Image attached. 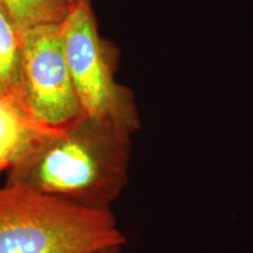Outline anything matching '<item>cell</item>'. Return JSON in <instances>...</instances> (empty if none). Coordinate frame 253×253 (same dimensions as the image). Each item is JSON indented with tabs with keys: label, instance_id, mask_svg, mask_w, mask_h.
<instances>
[{
	"label": "cell",
	"instance_id": "cell-1",
	"mask_svg": "<svg viewBox=\"0 0 253 253\" xmlns=\"http://www.w3.org/2000/svg\"><path fill=\"white\" fill-rule=\"evenodd\" d=\"M131 132L84 114L46 131L6 172V185L109 210L128 182Z\"/></svg>",
	"mask_w": 253,
	"mask_h": 253
},
{
	"label": "cell",
	"instance_id": "cell-2",
	"mask_svg": "<svg viewBox=\"0 0 253 253\" xmlns=\"http://www.w3.org/2000/svg\"><path fill=\"white\" fill-rule=\"evenodd\" d=\"M126 242L110 209L0 186V253H95Z\"/></svg>",
	"mask_w": 253,
	"mask_h": 253
},
{
	"label": "cell",
	"instance_id": "cell-3",
	"mask_svg": "<svg viewBox=\"0 0 253 253\" xmlns=\"http://www.w3.org/2000/svg\"><path fill=\"white\" fill-rule=\"evenodd\" d=\"M73 84L84 114L118 123L131 134L140 129L134 95L115 80L118 54L101 38L89 0H78L61 24Z\"/></svg>",
	"mask_w": 253,
	"mask_h": 253
},
{
	"label": "cell",
	"instance_id": "cell-4",
	"mask_svg": "<svg viewBox=\"0 0 253 253\" xmlns=\"http://www.w3.org/2000/svg\"><path fill=\"white\" fill-rule=\"evenodd\" d=\"M21 36V100L32 116L47 128H58L84 115L66 58L61 25L40 26Z\"/></svg>",
	"mask_w": 253,
	"mask_h": 253
},
{
	"label": "cell",
	"instance_id": "cell-5",
	"mask_svg": "<svg viewBox=\"0 0 253 253\" xmlns=\"http://www.w3.org/2000/svg\"><path fill=\"white\" fill-rule=\"evenodd\" d=\"M18 96H0V173L7 172L48 131Z\"/></svg>",
	"mask_w": 253,
	"mask_h": 253
},
{
	"label": "cell",
	"instance_id": "cell-6",
	"mask_svg": "<svg viewBox=\"0 0 253 253\" xmlns=\"http://www.w3.org/2000/svg\"><path fill=\"white\" fill-rule=\"evenodd\" d=\"M73 0H0V8L21 33L47 25H61Z\"/></svg>",
	"mask_w": 253,
	"mask_h": 253
},
{
	"label": "cell",
	"instance_id": "cell-7",
	"mask_svg": "<svg viewBox=\"0 0 253 253\" xmlns=\"http://www.w3.org/2000/svg\"><path fill=\"white\" fill-rule=\"evenodd\" d=\"M21 75L23 36L0 8V96L21 99Z\"/></svg>",
	"mask_w": 253,
	"mask_h": 253
},
{
	"label": "cell",
	"instance_id": "cell-8",
	"mask_svg": "<svg viewBox=\"0 0 253 253\" xmlns=\"http://www.w3.org/2000/svg\"><path fill=\"white\" fill-rule=\"evenodd\" d=\"M122 246H113V248H107L103 250H100V251L95 253H121Z\"/></svg>",
	"mask_w": 253,
	"mask_h": 253
},
{
	"label": "cell",
	"instance_id": "cell-9",
	"mask_svg": "<svg viewBox=\"0 0 253 253\" xmlns=\"http://www.w3.org/2000/svg\"><path fill=\"white\" fill-rule=\"evenodd\" d=\"M73 1H78V0H73Z\"/></svg>",
	"mask_w": 253,
	"mask_h": 253
}]
</instances>
